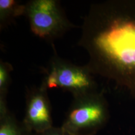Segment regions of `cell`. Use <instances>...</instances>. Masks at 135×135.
<instances>
[{
	"label": "cell",
	"mask_w": 135,
	"mask_h": 135,
	"mask_svg": "<svg viewBox=\"0 0 135 135\" xmlns=\"http://www.w3.org/2000/svg\"><path fill=\"white\" fill-rule=\"evenodd\" d=\"M0 135H33V133L4 106H0Z\"/></svg>",
	"instance_id": "cell-6"
},
{
	"label": "cell",
	"mask_w": 135,
	"mask_h": 135,
	"mask_svg": "<svg viewBox=\"0 0 135 135\" xmlns=\"http://www.w3.org/2000/svg\"><path fill=\"white\" fill-rule=\"evenodd\" d=\"M53 55L49 61L41 83L47 89L60 88L71 93L73 97L99 91V86L86 65L79 66L62 58L57 53L55 45Z\"/></svg>",
	"instance_id": "cell-3"
},
{
	"label": "cell",
	"mask_w": 135,
	"mask_h": 135,
	"mask_svg": "<svg viewBox=\"0 0 135 135\" xmlns=\"http://www.w3.org/2000/svg\"><path fill=\"white\" fill-rule=\"evenodd\" d=\"M78 46L94 75L112 81L135 98V0L93 3L83 18Z\"/></svg>",
	"instance_id": "cell-1"
},
{
	"label": "cell",
	"mask_w": 135,
	"mask_h": 135,
	"mask_svg": "<svg viewBox=\"0 0 135 135\" xmlns=\"http://www.w3.org/2000/svg\"><path fill=\"white\" fill-rule=\"evenodd\" d=\"M25 4L15 0H0V28L11 25L18 17L24 16Z\"/></svg>",
	"instance_id": "cell-7"
},
{
	"label": "cell",
	"mask_w": 135,
	"mask_h": 135,
	"mask_svg": "<svg viewBox=\"0 0 135 135\" xmlns=\"http://www.w3.org/2000/svg\"><path fill=\"white\" fill-rule=\"evenodd\" d=\"M13 66L8 62L0 61V105L7 104V96L11 82Z\"/></svg>",
	"instance_id": "cell-8"
},
{
	"label": "cell",
	"mask_w": 135,
	"mask_h": 135,
	"mask_svg": "<svg viewBox=\"0 0 135 135\" xmlns=\"http://www.w3.org/2000/svg\"><path fill=\"white\" fill-rule=\"evenodd\" d=\"M33 135H71L66 131L62 127H54L52 126L40 133H33Z\"/></svg>",
	"instance_id": "cell-9"
},
{
	"label": "cell",
	"mask_w": 135,
	"mask_h": 135,
	"mask_svg": "<svg viewBox=\"0 0 135 135\" xmlns=\"http://www.w3.org/2000/svg\"><path fill=\"white\" fill-rule=\"evenodd\" d=\"M26 106L23 124L33 133L44 131L53 126L51 106L48 89L43 84L32 86L26 92Z\"/></svg>",
	"instance_id": "cell-5"
},
{
	"label": "cell",
	"mask_w": 135,
	"mask_h": 135,
	"mask_svg": "<svg viewBox=\"0 0 135 135\" xmlns=\"http://www.w3.org/2000/svg\"><path fill=\"white\" fill-rule=\"evenodd\" d=\"M25 4L24 16L32 33L51 45L77 28L68 18L60 1L30 0Z\"/></svg>",
	"instance_id": "cell-4"
},
{
	"label": "cell",
	"mask_w": 135,
	"mask_h": 135,
	"mask_svg": "<svg viewBox=\"0 0 135 135\" xmlns=\"http://www.w3.org/2000/svg\"><path fill=\"white\" fill-rule=\"evenodd\" d=\"M108 119V103L99 91L73 97L61 127L71 135H96Z\"/></svg>",
	"instance_id": "cell-2"
}]
</instances>
